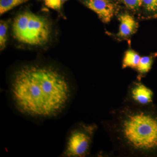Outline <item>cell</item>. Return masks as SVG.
Here are the masks:
<instances>
[{"instance_id": "cell-1", "label": "cell", "mask_w": 157, "mask_h": 157, "mask_svg": "<svg viewBox=\"0 0 157 157\" xmlns=\"http://www.w3.org/2000/svg\"><path fill=\"white\" fill-rule=\"evenodd\" d=\"M10 94L17 110L39 118L57 116L67 107L73 89L66 75L50 65H25L14 72Z\"/></svg>"}, {"instance_id": "cell-2", "label": "cell", "mask_w": 157, "mask_h": 157, "mask_svg": "<svg viewBox=\"0 0 157 157\" xmlns=\"http://www.w3.org/2000/svg\"><path fill=\"white\" fill-rule=\"evenodd\" d=\"M102 124L119 155H157V109L153 104L139 107L123 102Z\"/></svg>"}, {"instance_id": "cell-3", "label": "cell", "mask_w": 157, "mask_h": 157, "mask_svg": "<svg viewBox=\"0 0 157 157\" xmlns=\"http://www.w3.org/2000/svg\"><path fill=\"white\" fill-rule=\"evenodd\" d=\"M12 35L17 42L33 46H42L50 41L52 27L49 20L30 11L17 14L12 24Z\"/></svg>"}, {"instance_id": "cell-4", "label": "cell", "mask_w": 157, "mask_h": 157, "mask_svg": "<svg viewBox=\"0 0 157 157\" xmlns=\"http://www.w3.org/2000/svg\"><path fill=\"white\" fill-rule=\"evenodd\" d=\"M98 128L95 124L79 122L75 124L68 133L64 150L62 155L68 157L89 155Z\"/></svg>"}, {"instance_id": "cell-5", "label": "cell", "mask_w": 157, "mask_h": 157, "mask_svg": "<svg viewBox=\"0 0 157 157\" xmlns=\"http://www.w3.org/2000/svg\"><path fill=\"white\" fill-rule=\"evenodd\" d=\"M153 92L140 81L129 85L123 102L139 107L152 105Z\"/></svg>"}, {"instance_id": "cell-6", "label": "cell", "mask_w": 157, "mask_h": 157, "mask_svg": "<svg viewBox=\"0 0 157 157\" xmlns=\"http://www.w3.org/2000/svg\"><path fill=\"white\" fill-rule=\"evenodd\" d=\"M83 3L106 23L109 22L114 15L115 8L108 0H83Z\"/></svg>"}, {"instance_id": "cell-7", "label": "cell", "mask_w": 157, "mask_h": 157, "mask_svg": "<svg viewBox=\"0 0 157 157\" xmlns=\"http://www.w3.org/2000/svg\"><path fill=\"white\" fill-rule=\"evenodd\" d=\"M119 29L117 36L121 39L128 38L135 33L138 28V23L135 18L128 13H123L118 16Z\"/></svg>"}, {"instance_id": "cell-8", "label": "cell", "mask_w": 157, "mask_h": 157, "mask_svg": "<svg viewBox=\"0 0 157 157\" xmlns=\"http://www.w3.org/2000/svg\"><path fill=\"white\" fill-rule=\"evenodd\" d=\"M157 56V52L153 53L148 56H142L140 57L136 70L138 73V81L143 76H145L150 70L155 58Z\"/></svg>"}, {"instance_id": "cell-9", "label": "cell", "mask_w": 157, "mask_h": 157, "mask_svg": "<svg viewBox=\"0 0 157 157\" xmlns=\"http://www.w3.org/2000/svg\"><path fill=\"white\" fill-rule=\"evenodd\" d=\"M141 57L139 54L132 49L125 52L122 62V68H131L136 70Z\"/></svg>"}, {"instance_id": "cell-10", "label": "cell", "mask_w": 157, "mask_h": 157, "mask_svg": "<svg viewBox=\"0 0 157 157\" xmlns=\"http://www.w3.org/2000/svg\"><path fill=\"white\" fill-rule=\"evenodd\" d=\"M29 0H0V14L6 13Z\"/></svg>"}, {"instance_id": "cell-11", "label": "cell", "mask_w": 157, "mask_h": 157, "mask_svg": "<svg viewBox=\"0 0 157 157\" xmlns=\"http://www.w3.org/2000/svg\"><path fill=\"white\" fill-rule=\"evenodd\" d=\"M145 15L149 18L157 17V0H142Z\"/></svg>"}, {"instance_id": "cell-12", "label": "cell", "mask_w": 157, "mask_h": 157, "mask_svg": "<svg viewBox=\"0 0 157 157\" xmlns=\"http://www.w3.org/2000/svg\"><path fill=\"white\" fill-rule=\"evenodd\" d=\"M9 24L6 21L1 20L0 22V49L2 51L6 48L8 41Z\"/></svg>"}, {"instance_id": "cell-13", "label": "cell", "mask_w": 157, "mask_h": 157, "mask_svg": "<svg viewBox=\"0 0 157 157\" xmlns=\"http://www.w3.org/2000/svg\"><path fill=\"white\" fill-rule=\"evenodd\" d=\"M128 9L137 11L142 6V0H122Z\"/></svg>"}, {"instance_id": "cell-14", "label": "cell", "mask_w": 157, "mask_h": 157, "mask_svg": "<svg viewBox=\"0 0 157 157\" xmlns=\"http://www.w3.org/2000/svg\"><path fill=\"white\" fill-rule=\"evenodd\" d=\"M45 6L49 9L59 10L61 7V0H44Z\"/></svg>"}, {"instance_id": "cell-15", "label": "cell", "mask_w": 157, "mask_h": 157, "mask_svg": "<svg viewBox=\"0 0 157 157\" xmlns=\"http://www.w3.org/2000/svg\"><path fill=\"white\" fill-rule=\"evenodd\" d=\"M61 1H62V2H65V1H67V0H61Z\"/></svg>"}]
</instances>
